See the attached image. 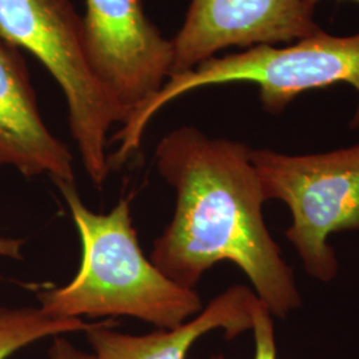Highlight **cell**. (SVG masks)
<instances>
[{
	"instance_id": "obj_1",
	"label": "cell",
	"mask_w": 359,
	"mask_h": 359,
	"mask_svg": "<svg viewBox=\"0 0 359 359\" xmlns=\"http://www.w3.org/2000/svg\"><path fill=\"white\" fill-rule=\"evenodd\" d=\"M243 142L215 139L191 126L169 132L156 148L160 176L176 193L172 221L151 259L168 278L193 289L204 273L229 261L253 285L270 314L301 306L293 270L266 228L261 180Z\"/></svg>"
},
{
	"instance_id": "obj_2",
	"label": "cell",
	"mask_w": 359,
	"mask_h": 359,
	"mask_svg": "<svg viewBox=\"0 0 359 359\" xmlns=\"http://www.w3.org/2000/svg\"><path fill=\"white\" fill-rule=\"evenodd\" d=\"M74 219L81 262L60 287L39 292L40 306L55 318L133 317L173 329L203 310L201 297L172 281L144 255L128 198L108 213L84 204L75 182H56Z\"/></svg>"
},
{
	"instance_id": "obj_3",
	"label": "cell",
	"mask_w": 359,
	"mask_h": 359,
	"mask_svg": "<svg viewBox=\"0 0 359 359\" xmlns=\"http://www.w3.org/2000/svg\"><path fill=\"white\" fill-rule=\"evenodd\" d=\"M252 83L270 115H280L299 95L337 84L351 86L359 97V32L334 36L325 31L287 47L256 46L244 52L213 56L191 71L170 75L163 88L135 111L114 136L118 144L109 157L121 167L140 149L149 121L167 104L198 88ZM353 127H359V102Z\"/></svg>"
},
{
	"instance_id": "obj_4",
	"label": "cell",
	"mask_w": 359,
	"mask_h": 359,
	"mask_svg": "<svg viewBox=\"0 0 359 359\" xmlns=\"http://www.w3.org/2000/svg\"><path fill=\"white\" fill-rule=\"evenodd\" d=\"M0 38L32 53L56 80L83 167L102 189L111 172L108 132L127 115L90 72L72 0H0Z\"/></svg>"
},
{
	"instance_id": "obj_5",
	"label": "cell",
	"mask_w": 359,
	"mask_h": 359,
	"mask_svg": "<svg viewBox=\"0 0 359 359\" xmlns=\"http://www.w3.org/2000/svg\"><path fill=\"white\" fill-rule=\"evenodd\" d=\"M250 160L268 200L292 212L286 231L304 269L322 283L338 273L327 240L332 233L359 229V144L326 154H285L250 149Z\"/></svg>"
},
{
	"instance_id": "obj_6",
	"label": "cell",
	"mask_w": 359,
	"mask_h": 359,
	"mask_svg": "<svg viewBox=\"0 0 359 359\" xmlns=\"http://www.w3.org/2000/svg\"><path fill=\"white\" fill-rule=\"evenodd\" d=\"M86 6L87 63L128 120L170 76L173 43L148 18L142 0H86Z\"/></svg>"
},
{
	"instance_id": "obj_7",
	"label": "cell",
	"mask_w": 359,
	"mask_h": 359,
	"mask_svg": "<svg viewBox=\"0 0 359 359\" xmlns=\"http://www.w3.org/2000/svg\"><path fill=\"white\" fill-rule=\"evenodd\" d=\"M310 0H192L173 43L172 74L229 47L274 46L320 34Z\"/></svg>"
},
{
	"instance_id": "obj_8",
	"label": "cell",
	"mask_w": 359,
	"mask_h": 359,
	"mask_svg": "<svg viewBox=\"0 0 359 359\" xmlns=\"http://www.w3.org/2000/svg\"><path fill=\"white\" fill-rule=\"evenodd\" d=\"M0 167L75 182L74 156L46 126L22 50L0 38Z\"/></svg>"
},
{
	"instance_id": "obj_9",
	"label": "cell",
	"mask_w": 359,
	"mask_h": 359,
	"mask_svg": "<svg viewBox=\"0 0 359 359\" xmlns=\"http://www.w3.org/2000/svg\"><path fill=\"white\" fill-rule=\"evenodd\" d=\"M256 293L234 285L213 298L191 321L173 329H160L147 335L117 333L111 322H96L87 334L96 359H187L194 342L206 333L222 329L233 339L253 327Z\"/></svg>"
},
{
	"instance_id": "obj_10",
	"label": "cell",
	"mask_w": 359,
	"mask_h": 359,
	"mask_svg": "<svg viewBox=\"0 0 359 359\" xmlns=\"http://www.w3.org/2000/svg\"><path fill=\"white\" fill-rule=\"evenodd\" d=\"M80 318H55L40 308H0V359L47 337L88 332L95 325Z\"/></svg>"
},
{
	"instance_id": "obj_11",
	"label": "cell",
	"mask_w": 359,
	"mask_h": 359,
	"mask_svg": "<svg viewBox=\"0 0 359 359\" xmlns=\"http://www.w3.org/2000/svg\"><path fill=\"white\" fill-rule=\"evenodd\" d=\"M256 351L255 359H277V346L274 337V325L271 321L269 309L262 302L255 310L253 327ZM212 359H224L222 355H216Z\"/></svg>"
},
{
	"instance_id": "obj_12",
	"label": "cell",
	"mask_w": 359,
	"mask_h": 359,
	"mask_svg": "<svg viewBox=\"0 0 359 359\" xmlns=\"http://www.w3.org/2000/svg\"><path fill=\"white\" fill-rule=\"evenodd\" d=\"M50 359H96L93 354L84 353L74 346L68 339L60 335L53 337L51 348H50Z\"/></svg>"
},
{
	"instance_id": "obj_13",
	"label": "cell",
	"mask_w": 359,
	"mask_h": 359,
	"mask_svg": "<svg viewBox=\"0 0 359 359\" xmlns=\"http://www.w3.org/2000/svg\"><path fill=\"white\" fill-rule=\"evenodd\" d=\"M23 245L22 238L0 237V257L11 259H23Z\"/></svg>"
},
{
	"instance_id": "obj_14",
	"label": "cell",
	"mask_w": 359,
	"mask_h": 359,
	"mask_svg": "<svg viewBox=\"0 0 359 359\" xmlns=\"http://www.w3.org/2000/svg\"><path fill=\"white\" fill-rule=\"evenodd\" d=\"M310 1H311L313 4H316V6H317L321 0H310ZM346 1H355V3H359V0H346Z\"/></svg>"
}]
</instances>
